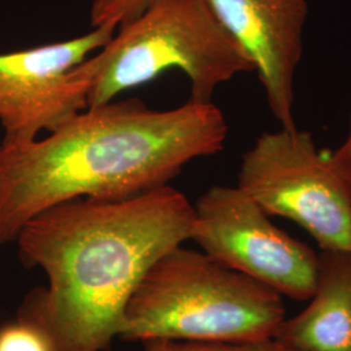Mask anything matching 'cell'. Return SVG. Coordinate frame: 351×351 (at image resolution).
Wrapping results in <instances>:
<instances>
[{
    "mask_svg": "<svg viewBox=\"0 0 351 351\" xmlns=\"http://www.w3.org/2000/svg\"><path fill=\"white\" fill-rule=\"evenodd\" d=\"M195 208L169 184L138 195L64 202L39 213L17 239L20 261L47 285L33 289L17 319L37 326L52 351H107L126 304L167 252L191 239Z\"/></svg>",
    "mask_w": 351,
    "mask_h": 351,
    "instance_id": "cell-1",
    "label": "cell"
},
{
    "mask_svg": "<svg viewBox=\"0 0 351 351\" xmlns=\"http://www.w3.org/2000/svg\"><path fill=\"white\" fill-rule=\"evenodd\" d=\"M226 137V116L213 101L160 111L116 99L46 138L0 143V245L64 202L119 201L168 185L186 164L219 154Z\"/></svg>",
    "mask_w": 351,
    "mask_h": 351,
    "instance_id": "cell-2",
    "label": "cell"
},
{
    "mask_svg": "<svg viewBox=\"0 0 351 351\" xmlns=\"http://www.w3.org/2000/svg\"><path fill=\"white\" fill-rule=\"evenodd\" d=\"M285 317L275 290L182 245L142 278L126 304L117 339H275Z\"/></svg>",
    "mask_w": 351,
    "mask_h": 351,
    "instance_id": "cell-3",
    "label": "cell"
},
{
    "mask_svg": "<svg viewBox=\"0 0 351 351\" xmlns=\"http://www.w3.org/2000/svg\"><path fill=\"white\" fill-rule=\"evenodd\" d=\"M117 29L84 62L90 78L88 108L116 101L171 69L188 77L189 101L210 103L220 85L254 72L250 59L204 0H149L142 12Z\"/></svg>",
    "mask_w": 351,
    "mask_h": 351,
    "instance_id": "cell-4",
    "label": "cell"
},
{
    "mask_svg": "<svg viewBox=\"0 0 351 351\" xmlns=\"http://www.w3.org/2000/svg\"><path fill=\"white\" fill-rule=\"evenodd\" d=\"M237 186L271 217L301 226L320 250L351 252V182L310 132L261 134L243 154Z\"/></svg>",
    "mask_w": 351,
    "mask_h": 351,
    "instance_id": "cell-5",
    "label": "cell"
},
{
    "mask_svg": "<svg viewBox=\"0 0 351 351\" xmlns=\"http://www.w3.org/2000/svg\"><path fill=\"white\" fill-rule=\"evenodd\" d=\"M191 241L204 254L293 301H308L319 254L275 226L239 186L215 185L194 206Z\"/></svg>",
    "mask_w": 351,
    "mask_h": 351,
    "instance_id": "cell-6",
    "label": "cell"
},
{
    "mask_svg": "<svg viewBox=\"0 0 351 351\" xmlns=\"http://www.w3.org/2000/svg\"><path fill=\"white\" fill-rule=\"evenodd\" d=\"M116 30L104 24L80 37L0 53L1 143L34 141L88 110L90 78L84 62Z\"/></svg>",
    "mask_w": 351,
    "mask_h": 351,
    "instance_id": "cell-7",
    "label": "cell"
},
{
    "mask_svg": "<svg viewBox=\"0 0 351 351\" xmlns=\"http://www.w3.org/2000/svg\"><path fill=\"white\" fill-rule=\"evenodd\" d=\"M254 65L267 104L282 128H295L294 80L303 56L307 0H204Z\"/></svg>",
    "mask_w": 351,
    "mask_h": 351,
    "instance_id": "cell-8",
    "label": "cell"
},
{
    "mask_svg": "<svg viewBox=\"0 0 351 351\" xmlns=\"http://www.w3.org/2000/svg\"><path fill=\"white\" fill-rule=\"evenodd\" d=\"M275 339L297 351H351V252L320 250L308 304Z\"/></svg>",
    "mask_w": 351,
    "mask_h": 351,
    "instance_id": "cell-9",
    "label": "cell"
},
{
    "mask_svg": "<svg viewBox=\"0 0 351 351\" xmlns=\"http://www.w3.org/2000/svg\"><path fill=\"white\" fill-rule=\"evenodd\" d=\"M145 351H277L276 339L254 341H172L152 339L143 342Z\"/></svg>",
    "mask_w": 351,
    "mask_h": 351,
    "instance_id": "cell-10",
    "label": "cell"
},
{
    "mask_svg": "<svg viewBox=\"0 0 351 351\" xmlns=\"http://www.w3.org/2000/svg\"><path fill=\"white\" fill-rule=\"evenodd\" d=\"M0 351H52V346L37 326L16 317L0 326Z\"/></svg>",
    "mask_w": 351,
    "mask_h": 351,
    "instance_id": "cell-11",
    "label": "cell"
},
{
    "mask_svg": "<svg viewBox=\"0 0 351 351\" xmlns=\"http://www.w3.org/2000/svg\"><path fill=\"white\" fill-rule=\"evenodd\" d=\"M149 0H94L90 10L93 27L113 24L121 25L143 11Z\"/></svg>",
    "mask_w": 351,
    "mask_h": 351,
    "instance_id": "cell-12",
    "label": "cell"
},
{
    "mask_svg": "<svg viewBox=\"0 0 351 351\" xmlns=\"http://www.w3.org/2000/svg\"><path fill=\"white\" fill-rule=\"evenodd\" d=\"M346 130L339 147L330 151V158L339 172L351 182V113Z\"/></svg>",
    "mask_w": 351,
    "mask_h": 351,
    "instance_id": "cell-13",
    "label": "cell"
},
{
    "mask_svg": "<svg viewBox=\"0 0 351 351\" xmlns=\"http://www.w3.org/2000/svg\"><path fill=\"white\" fill-rule=\"evenodd\" d=\"M277 351H297L294 350V349H290L288 346H284V345H281L280 342H277Z\"/></svg>",
    "mask_w": 351,
    "mask_h": 351,
    "instance_id": "cell-14",
    "label": "cell"
}]
</instances>
